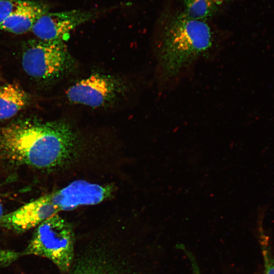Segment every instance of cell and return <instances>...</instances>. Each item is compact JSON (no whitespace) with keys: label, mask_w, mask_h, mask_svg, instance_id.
Segmentation results:
<instances>
[{"label":"cell","mask_w":274,"mask_h":274,"mask_svg":"<svg viewBox=\"0 0 274 274\" xmlns=\"http://www.w3.org/2000/svg\"><path fill=\"white\" fill-rule=\"evenodd\" d=\"M73 128L61 121L21 120L0 128V157L41 169L68 162L76 150Z\"/></svg>","instance_id":"cell-1"},{"label":"cell","mask_w":274,"mask_h":274,"mask_svg":"<svg viewBox=\"0 0 274 274\" xmlns=\"http://www.w3.org/2000/svg\"><path fill=\"white\" fill-rule=\"evenodd\" d=\"M213 35L203 20L183 13L165 27L158 50V63L163 79L177 76L183 70L206 54L213 46Z\"/></svg>","instance_id":"cell-2"},{"label":"cell","mask_w":274,"mask_h":274,"mask_svg":"<svg viewBox=\"0 0 274 274\" xmlns=\"http://www.w3.org/2000/svg\"><path fill=\"white\" fill-rule=\"evenodd\" d=\"M74 243L72 226L64 219L56 214L37 227L22 254L47 258L65 273L73 263Z\"/></svg>","instance_id":"cell-3"},{"label":"cell","mask_w":274,"mask_h":274,"mask_svg":"<svg viewBox=\"0 0 274 274\" xmlns=\"http://www.w3.org/2000/svg\"><path fill=\"white\" fill-rule=\"evenodd\" d=\"M71 63V56L62 41L31 40L25 44L22 53L24 71L40 80L58 77L68 71Z\"/></svg>","instance_id":"cell-4"},{"label":"cell","mask_w":274,"mask_h":274,"mask_svg":"<svg viewBox=\"0 0 274 274\" xmlns=\"http://www.w3.org/2000/svg\"><path fill=\"white\" fill-rule=\"evenodd\" d=\"M125 87L120 79L95 74L70 86L66 91V96L72 103L99 108L114 102L125 91Z\"/></svg>","instance_id":"cell-5"},{"label":"cell","mask_w":274,"mask_h":274,"mask_svg":"<svg viewBox=\"0 0 274 274\" xmlns=\"http://www.w3.org/2000/svg\"><path fill=\"white\" fill-rule=\"evenodd\" d=\"M97 10H73L57 12H48L35 23L31 31L38 39L46 41H62L79 25L97 17Z\"/></svg>","instance_id":"cell-6"},{"label":"cell","mask_w":274,"mask_h":274,"mask_svg":"<svg viewBox=\"0 0 274 274\" xmlns=\"http://www.w3.org/2000/svg\"><path fill=\"white\" fill-rule=\"evenodd\" d=\"M59 212L52 201L50 194L39 197L16 210L3 215L0 227L20 233L37 227Z\"/></svg>","instance_id":"cell-7"},{"label":"cell","mask_w":274,"mask_h":274,"mask_svg":"<svg viewBox=\"0 0 274 274\" xmlns=\"http://www.w3.org/2000/svg\"><path fill=\"white\" fill-rule=\"evenodd\" d=\"M110 193L109 187L77 180L50 195L53 204L61 211L72 210L80 206L98 204Z\"/></svg>","instance_id":"cell-8"},{"label":"cell","mask_w":274,"mask_h":274,"mask_svg":"<svg viewBox=\"0 0 274 274\" xmlns=\"http://www.w3.org/2000/svg\"><path fill=\"white\" fill-rule=\"evenodd\" d=\"M49 6L41 1L24 0V3L6 20L0 24V30L15 34L31 30L37 21L49 11Z\"/></svg>","instance_id":"cell-9"},{"label":"cell","mask_w":274,"mask_h":274,"mask_svg":"<svg viewBox=\"0 0 274 274\" xmlns=\"http://www.w3.org/2000/svg\"><path fill=\"white\" fill-rule=\"evenodd\" d=\"M28 96L17 84L0 86V120L14 117L26 105Z\"/></svg>","instance_id":"cell-10"},{"label":"cell","mask_w":274,"mask_h":274,"mask_svg":"<svg viewBox=\"0 0 274 274\" xmlns=\"http://www.w3.org/2000/svg\"><path fill=\"white\" fill-rule=\"evenodd\" d=\"M114 262L101 254L90 255L72 264L66 274H121Z\"/></svg>","instance_id":"cell-11"},{"label":"cell","mask_w":274,"mask_h":274,"mask_svg":"<svg viewBox=\"0 0 274 274\" xmlns=\"http://www.w3.org/2000/svg\"><path fill=\"white\" fill-rule=\"evenodd\" d=\"M187 17L196 20H204L211 17L215 11V6L210 0H183Z\"/></svg>","instance_id":"cell-12"},{"label":"cell","mask_w":274,"mask_h":274,"mask_svg":"<svg viewBox=\"0 0 274 274\" xmlns=\"http://www.w3.org/2000/svg\"><path fill=\"white\" fill-rule=\"evenodd\" d=\"M261 238L260 243L263 260L262 274H274V258L270 250L268 243L264 236Z\"/></svg>","instance_id":"cell-13"},{"label":"cell","mask_w":274,"mask_h":274,"mask_svg":"<svg viewBox=\"0 0 274 274\" xmlns=\"http://www.w3.org/2000/svg\"><path fill=\"white\" fill-rule=\"evenodd\" d=\"M24 0H0V24L6 20Z\"/></svg>","instance_id":"cell-14"},{"label":"cell","mask_w":274,"mask_h":274,"mask_svg":"<svg viewBox=\"0 0 274 274\" xmlns=\"http://www.w3.org/2000/svg\"><path fill=\"white\" fill-rule=\"evenodd\" d=\"M215 6H218L222 4L227 0H210Z\"/></svg>","instance_id":"cell-15"},{"label":"cell","mask_w":274,"mask_h":274,"mask_svg":"<svg viewBox=\"0 0 274 274\" xmlns=\"http://www.w3.org/2000/svg\"><path fill=\"white\" fill-rule=\"evenodd\" d=\"M193 272L192 274H200L199 273V270H198V268L196 266V265H193Z\"/></svg>","instance_id":"cell-16"}]
</instances>
